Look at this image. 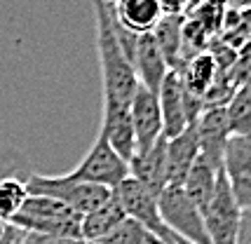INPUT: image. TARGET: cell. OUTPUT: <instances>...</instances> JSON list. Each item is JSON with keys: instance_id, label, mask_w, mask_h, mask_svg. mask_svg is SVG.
I'll return each instance as SVG.
<instances>
[{"instance_id": "obj_33", "label": "cell", "mask_w": 251, "mask_h": 244, "mask_svg": "<svg viewBox=\"0 0 251 244\" xmlns=\"http://www.w3.org/2000/svg\"><path fill=\"white\" fill-rule=\"evenodd\" d=\"M174 240H176V244H190V242H186V240H181V237H176V235H174Z\"/></svg>"}, {"instance_id": "obj_36", "label": "cell", "mask_w": 251, "mask_h": 244, "mask_svg": "<svg viewBox=\"0 0 251 244\" xmlns=\"http://www.w3.org/2000/svg\"><path fill=\"white\" fill-rule=\"evenodd\" d=\"M85 244H101V242H85Z\"/></svg>"}, {"instance_id": "obj_31", "label": "cell", "mask_w": 251, "mask_h": 244, "mask_svg": "<svg viewBox=\"0 0 251 244\" xmlns=\"http://www.w3.org/2000/svg\"><path fill=\"white\" fill-rule=\"evenodd\" d=\"M202 2H204V0H188V7H186V14H190V12L195 10V7H200V5H202ZM186 14H183V17H186Z\"/></svg>"}, {"instance_id": "obj_15", "label": "cell", "mask_w": 251, "mask_h": 244, "mask_svg": "<svg viewBox=\"0 0 251 244\" xmlns=\"http://www.w3.org/2000/svg\"><path fill=\"white\" fill-rule=\"evenodd\" d=\"M197 157H200V136H197L195 122V124H188L178 136L167 139V178L172 186H183Z\"/></svg>"}, {"instance_id": "obj_29", "label": "cell", "mask_w": 251, "mask_h": 244, "mask_svg": "<svg viewBox=\"0 0 251 244\" xmlns=\"http://www.w3.org/2000/svg\"><path fill=\"white\" fill-rule=\"evenodd\" d=\"M237 244H251V211L242 214V223H240V240Z\"/></svg>"}, {"instance_id": "obj_24", "label": "cell", "mask_w": 251, "mask_h": 244, "mask_svg": "<svg viewBox=\"0 0 251 244\" xmlns=\"http://www.w3.org/2000/svg\"><path fill=\"white\" fill-rule=\"evenodd\" d=\"M101 244H162V242L148 228H143L141 223L125 219L113 233H108L101 240Z\"/></svg>"}, {"instance_id": "obj_22", "label": "cell", "mask_w": 251, "mask_h": 244, "mask_svg": "<svg viewBox=\"0 0 251 244\" xmlns=\"http://www.w3.org/2000/svg\"><path fill=\"white\" fill-rule=\"evenodd\" d=\"M26 197H28L26 181H22V178H17V176L0 178V223L10 225L12 219L24 207Z\"/></svg>"}, {"instance_id": "obj_1", "label": "cell", "mask_w": 251, "mask_h": 244, "mask_svg": "<svg viewBox=\"0 0 251 244\" xmlns=\"http://www.w3.org/2000/svg\"><path fill=\"white\" fill-rule=\"evenodd\" d=\"M94 17H97V52L101 82H103V103L129 106L141 82L134 64L127 59L118 43L108 0H94Z\"/></svg>"}, {"instance_id": "obj_14", "label": "cell", "mask_w": 251, "mask_h": 244, "mask_svg": "<svg viewBox=\"0 0 251 244\" xmlns=\"http://www.w3.org/2000/svg\"><path fill=\"white\" fill-rule=\"evenodd\" d=\"M108 5L115 24L134 35L153 33V28L164 17L157 0H115Z\"/></svg>"}, {"instance_id": "obj_10", "label": "cell", "mask_w": 251, "mask_h": 244, "mask_svg": "<svg viewBox=\"0 0 251 244\" xmlns=\"http://www.w3.org/2000/svg\"><path fill=\"white\" fill-rule=\"evenodd\" d=\"M157 99H160V111H162L164 136L174 139L190 124V120H188V89L178 71H167L162 85H160V92H157Z\"/></svg>"}, {"instance_id": "obj_18", "label": "cell", "mask_w": 251, "mask_h": 244, "mask_svg": "<svg viewBox=\"0 0 251 244\" xmlns=\"http://www.w3.org/2000/svg\"><path fill=\"white\" fill-rule=\"evenodd\" d=\"M127 219L125 209L120 207V202L115 195H110V200L106 204H101L99 209L89 211L87 216H82L80 221V237L85 242H101L108 233H113L122 221Z\"/></svg>"}, {"instance_id": "obj_27", "label": "cell", "mask_w": 251, "mask_h": 244, "mask_svg": "<svg viewBox=\"0 0 251 244\" xmlns=\"http://www.w3.org/2000/svg\"><path fill=\"white\" fill-rule=\"evenodd\" d=\"M22 244H85V240L54 237V235H43V233H24Z\"/></svg>"}, {"instance_id": "obj_3", "label": "cell", "mask_w": 251, "mask_h": 244, "mask_svg": "<svg viewBox=\"0 0 251 244\" xmlns=\"http://www.w3.org/2000/svg\"><path fill=\"white\" fill-rule=\"evenodd\" d=\"M26 188H28V195H47L64 202L66 207H71L80 216H87L89 211L99 209L113 195V190L103 186L73 183V181H66L64 176H45V174H31L26 181Z\"/></svg>"}, {"instance_id": "obj_25", "label": "cell", "mask_w": 251, "mask_h": 244, "mask_svg": "<svg viewBox=\"0 0 251 244\" xmlns=\"http://www.w3.org/2000/svg\"><path fill=\"white\" fill-rule=\"evenodd\" d=\"M221 40L226 45H230L232 49L240 52L242 47L247 45V40L251 38V7H240V22L235 28H230L228 33H221Z\"/></svg>"}, {"instance_id": "obj_37", "label": "cell", "mask_w": 251, "mask_h": 244, "mask_svg": "<svg viewBox=\"0 0 251 244\" xmlns=\"http://www.w3.org/2000/svg\"><path fill=\"white\" fill-rule=\"evenodd\" d=\"M108 2H115V0H108Z\"/></svg>"}, {"instance_id": "obj_23", "label": "cell", "mask_w": 251, "mask_h": 244, "mask_svg": "<svg viewBox=\"0 0 251 244\" xmlns=\"http://www.w3.org/2000/svg\"><path fill=\"white\" fill-rule=\"evenodd\" d=\"M226 10H228V2L226 0H204L200 7H195L186 17L188 19H195L211 38H216V35H221V28H223Z\"/></svg>"}, {"instance_id": "obj_21", "label": "cell", "mask_w": 251, "mask_h": 244, "mask_svg": "<svg viewBox=\"0 0 251 244\" xmlns=\"http://www.w3.org/2000/svg\"><path fill=\"white\" fill-rule=\"evenodd\" d=\"M230 136L251 141V82L242 85L226 106Z\"/></svg>"}, {"instance_id": "obj_13", "label": "cell", "mask_w": 251, "mask_h": 244, "mask_svg": "<svg viewBox=\"0 0 251 244\" xmlns=\"http://www.w3.org/2000/svg\"><path fill=\"white\" fill-rule=\"evenodd\" d=\"M108 146L118 153L120 160L129 165V160L136 153V136H134V124H131L129 106H110L103 103V115H101V127Z\"/></svg>"}, {"instance_id": "obj_30", "label": "cell", "mask_w": 251, "mask_h": 244, "mask_svg": "<svg viewBox=\"0 0 251 244\" xmlns=\"http://www.w3.org/2000/svg\"><path fill=\"white\" fill-rule=\"evenodd\" d=\"M24 240V230L14 228V225H5V233L0 237V244H22Z\"/></svg>"}, {"instance_id": "obj_17", "label": "cell", "mask_w": 251, "mask_h": 244, "mask_svg": "<svg viewBox=\"0 0 251 244\" xmlns=\"http://www.w3.org/2000/svg\"><path fill=\"white\" fill-rule=\"evenodd\" d=\"M183 14H164L153 28V38L169 71H178L183 66Z\"/></svg>"}, {"instance_id": "obj_19", "label": "cell", "mask_w": 251, "mask_h": 244, "mask_svg": "<svg viewBox=\"0 0 251 244\" xmlns=\"http://www.w3.org/2000/svg\"><path fill=\"white\" fill-rule=\"evenodd\" d=\"M221 171H223V169L211 167L207 160H202V157H197V162L193 165V169L188 171L186 181H183V190H186V195L190 197V202H193L200 211L207 209L209 200H211V195H214V190H216V181H219Z\"/></svg>"}, {"instance_id": "obj_35", "label": "cell", "mask_w": 251, "mask_h": 244, "mask_svg": "<svg viewBox=\"0 0 251 244\" xmlns=\"http://www.w3.org/2000/svg\"><path fill=\"white\" fill-rule=\"evenodd\" d=\"M244 7H251V0H247V2H244Z\"/></svg>"}, {"instance_id": "obj_8", "label": "cell", "mask_w": 251, "mask_h": 244, "mask_svg": "<svg viewBox=\"0 0 251 244\" xmlns=\"http://www.w3.org/2000/svg\"><path fill=\"white\" fill-rule=\"evenodd\" d=\"M129 115L134 124V136H136V153L148 150L151 146L157 144V139L164 136L162 111H160V99L157 94L139 85L134 99L129 103Z\"/></svg>"}, {"instance_id": "obj_4", "label": "cell", "mask_w": 251, "mask_h": 244, "mask_svg": "<svg viewBox=\"0 0 251 244\" xmlns=\"http://www.w3.org/2000/svg\"><path fill=\"white\" fill-rule=\"evenodd\" d=\"M127 176H129V165L125 160H120L118 153L108 146L103 132L97 134L92 148L87 150V155L77 162L75 169H71L68 174H64L66 181L103 186V188H110V190L118 188Z\"/></svg>"}, {"instance_id": "obj_16", "label": "cell", "mask_w": 251, "mask_h": 244, "mask_svg": "<svg viewBox=\"0 0 251 244\" xmlns=\"http://www.w3.org/2000/svg\"><path fill=\"white\" fill-rule=\"evenodd\" d=\"M134 68H136L139 82H141L143 87L157 94L164 75H167V71H169V66H167L162 52H160V47L155 43L153 33L139 35V40H136V52H134Z\"/></svg>"}, {"instance_id": "obj_20", "label": "cell", "mask_w": 251, "mask_h": 244, "mask_svg": "<svg viewBox=\"0 0 251 244\" xmlns=\"http://www.w3.org/2000/svg\"><path fill=\"white\" fill-rule=\"evenodd\" d=\"M178 73L183 78L186 89L197 99H204V94L211 89V85L219 78L216 61L211 59L209 52H202V54H195L193 59H188L186 64L178 68Z\"/></svg>"}, {"instance_id": "obj_26", "label": "cell", "mask_w": 251, "mask_h": 244, "mask_svg": "<svg viewBox=\"0 0 251 244\" xmlns=\"http://www.w3.org/2000/svg\"><path fill=\"white\" fill-rule=\"evenodd\" d=\"M207 52L211 54V59L216 61L219 73H228L230 68L237 64V59H240V52H237V49H232L230 45H226L219 38V35H216V38H211V43H209Z\"/></svg>"}, {"instance_id": "obj_12", "label": "cell", "mask_w": 251, "mask_h": 244, "mask_svg": "<svg viewBox=\"0 0 251 244\" xmlns=\"http://www.w3.org/2000/svg\"><path fill=\"white\" fill-rule=\"evenodd\" d=\"M129 176L136 178L143 188H148L153 195L160 197V193L167 188V136L157 139V144L148 150L134 153L129 160Z\"/></svg>"}, {"instance_id": "obj_28", "label": "cell", "mask_w": 251, "mask_h": 244, "mask_svg": "<svg viewBox=\"0 0 251 244\" xmlns=\"http://www.w3.org/2000/svg\"><path fill=\"white\" fill-rule=\"evenodd\" d=\"M160 7H162V14H186L188 0H157Z\"/></svg>"}, {"instance_id": "obj_9", "label": "cell", "mask_w": 251, "mask_h": 244, "mask_svg": "<svg viewBox=\"0 0 251 244\" xmlns=\"http://www.w3.org/2000/svg\"><path fill=\"white\" fill-rule=\"evenodd\" d=\"M223 171L242 211H251V141L230 136L223 155Z\"/></svg>"}, {"instance_id": "obj_32", "label": "cell", "mask_w": 251, "mask_h": 244, "mask_svg": "<svg viewBox=\"0 0 251 244\" xmlns=\"http://www.w3.org/2000/svg\"><path fill=\"white\" fill-rule=\"evenodd\" d=\"M226 2H228L230 7H244V2H247V0H226Z\"/></svg>"}, {"instance_id": "obj_7", "label": "cell", "mask_w": 251, "mask_h": 244, "mask_svg": "<svg viewBox=\"0 0 251 244\" xmlns=\"http://www.w3.org/2000/svg\"><path fill=\"white\" fill-rule=\"evenodd\" d=\"M113 195L118 197L120 207L127 214V219L141 223L143 228H148L160 242H167L172 237L169 228L162 223V216H160L157 195H153L148 188H143L136 178L127 176L118 188H113Z\"/></svg>"}, {"instance_id": "obj_6", "label": "cell", "mask_w": 251, "mask_h": 244, "mask_svg": "<svg viewBox=\"0 0 251 244\" xmlns=\"http://www.w3.org/2000/svg\"><path fill=\"white\" fill-rule=\"evenodd\" d=\"M242 207L237 204L226 171L219 174L216 190L209 200L207 209L202 211L204 228H207L209 242L211 244H237L240 240V223H242Z\"/></svg>"}, {"instance_id": "obj_11", "label": "cell", "mask_w": 251, "mask_h": 244, "mask_svg": "<svg viewBox=\"0 0 251 244\" xmlns=\"http://www.w3.org/2000/svg\"><path fill=\"white\" fill-rule=\"evenodd\" d=\"M197 136H200V157L207 160L211 167L223 169V155H226V146L230 139L226 106L202 111L197 120Z\"/></svg>"}, {"instance_id": "obj_5", "label": "cell", "mask_w": 251, "mask_h": 244, "mask_svg": "<svg viewBox=\"0 0 251 244\" xmlns=\"http://www.w3.org/2000/svg\"><path fill=\"white\" fill-rule=\"evenodd\" d=\"M157 207H160L162 223L169 228L172 235H176V237H181V240H186L190 244H211L207 228H204L202 211L190 202L183 186L167 183V188L157 197Z\"/></svg>"}, {"instance_id": "obj_2", "label": "cell", "mask_w": 251, "mask_h": 244, "mask_svg": "<svg viewBox=\"0 0 251 244\" xmlns=\"http://www.w3.org/2000/svg\"><path fill=\"white\" fill-rule=\"evenodd\" d=\"M80 221L82 216L75 214L64 202L47 197V195H28L19 214L12 219L10 225L19 228L24 233H43L54 237H80Z\"/></svg>"}, {"instance_id": "obj_34", "label": "cell", "mask_w": 251, "mask_h": 244, "mask_svg": "<svg viewBox=\"0 0 251 244\" xmlns=\"http://www.w3.org/2000/svg\"><path fill=\"white\" fill-rule=\"evenodd\" d=\"M2 233H5V223H0V237H2Z\"/></svg>"}]
</instances>
